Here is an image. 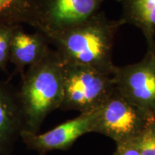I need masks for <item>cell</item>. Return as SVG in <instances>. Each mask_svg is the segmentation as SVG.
Listing matches in <instances>:
<instances>
[{"instance_id": "obj_5", "label": "cell", "mask_w": 155, "mask_h": 155, "mask_svg": "<svg viewBox=\"0 0 155 155\" xmlns=\"http://www.w3.org/2000/svg\"><path fill=\"white\" fill-rule=\"evenodd\" d=\"M112 79L122 96L155 116V42L147 45L141 61L116 66Z\"/></svg>"}, {"instance_id": "obj_1", "label": "cell", "mask_w": 155, "mask_h": 155, "mask_svg": "<svg viewBox=\"0 0 155 155\" xmlns=\"http://www.w3.org/2000/svg\"><path fill=\"white\" fill-rule=\"evenodd\" d=\"M125 24L123 19H111L98 12L86 20L58 32L45 34L64 63L85 65L112 75L114 39Z\"/></svg>"}, {"instance_id": "obj_7", "label": "cell", "mask_w": 155, "mask_h": 155, "mask_svg": "<svg viewBox=\"0 0 155 155\" xmlns=\"http://www.w3.org/2000/svg\"><path fill=\"white\" fill-rule=\"evenodd\" d=\"M96 111L81 113L76 118L43 134L25 130L20 138L29 149L36 151L40 155H45L50 151L66 150L83 135L92 132Z\"/></svg>"}, {"instance_id": "obj_12", "label": "cell", "mask_w": 155, "mask_h": 155, "mask_svg": "<svg viewBox=\"0 0 155 155\" xmlns=\"http://www.w3.org/2000/svg\"><path fill=\"white\" fill-rule=\"evenodd\" d=\"M132 143L141 155H155V121Z\"/></svg>"}, {"instance_id": "obj_9", "label": "cell", "mask_w": 155, "mask_h": 155, "mask_svg": "<svg viewBox=\"0 0 155 155\" xmlns=\"http://www.w3.org/2000/svg\"><path fill=\"white\" fill-rule=\"evenodd\" d=\"M48 37L39 30L30 33L22 25H16L12 38L9 62L21 77L26 69L40 61L50 50Z\"/></svg>"}, {"instance_id": "obj_4", "label": "cell", "mask_w": 155, "mask_h": 155, "mask_svg": "<svg viewBox=\"0 0 155 155\" xmlns=\"http://www.w3.org/2000/svg\"><path fill=\"white\" fill-rule=\"evenodd\" d=\"M155 121V116L129 101L114 88L97 110L92 132L101 134L116 144L132 142Z\"/></svg>"}, {"instance_id": "obj_10", "label": "cell", "mask_w": 155, "mask_h": 155, "mask_svg": "<svg viewBox=\"0 0 155 155\" xmlns=\"http://www.w3.org/2000/svg\"><path fill=\"white\" fill-rule=\"evenodd\" d=\"M122 5V17L140 29L147 45L155 42V0H119Z\"/></svg>"}, {"instance_id": "obj_11", "label": "cell", "mask_w": 155, "mask_h": 155, "mask_svg": "<svg viewBox=\"0 0 155 155\" xmlns=\"http://www.w3.org/2000/svg\"><path fill=\"white\" fill-rule=\"evenodd\" d=\"M34 0H0V26L33 22Z\"/></svg>"}, {"instance_id": "obj_14", "label": "cell", "mask_w": 155, "mask_h": 155, "mask_svg": "<svg viewBox=\"0 0 155 155\" xmlns=\"http://www.w3.org/2000/svg\"><path fill=\"white\" fill-rule=\"evenodd\" d=\"M114 155H141L132 142L116 144Z\"/></svg>"}, {"instance_id": "obj_6", "label": "cell", "mask_w": 155, "mask_h": 155, "mask_svg": "<svg viewBox=\"0 0 155 155\" xmlns=\"http://www.w3.org/2000/svg\"><path fill=\"white\" fill-rule=\"evenodd\" d=\"M106 1L34 0L32 27L44 34L65 30L99 12Z\"/></svg>"}, {"instance_id": "obj_8", "label": "cell", "mask_w": 155, "mask_h": 155, "mask_svg": "<svg viewBox=\"0 0 155 155\" xmlns=\"http://www.w3.org/2000/svg\"><path fill=\"white\" fill-rule=\"evenodd\" d=\"M26 130L17 91L0 81V155H11L21 134Z\"/></svg>"}, {"instance_id": "obj_2", "label": "cell", "mask_w": 155, "mask_h": 155, "mask_svg": "<svg viewBox=\"0 0 155 155\" xmlns=\"http://www.w3.org/2000/svg\"><path fill=\"white\" fill-rule=\"evenodd\" d=\"M26 130L38 132L45 118L61 108L63 99V61L50 49L43 58L26 69L17 91Z\"/></svg>"}, {"instance_id": "obj_3", "label": "cell", "mask_w": 155, "mask_h": 155, "mask_svg": "<svg viewBox=\"0 0 155 155\" xmlns=\"http://www.w3.org/2000/svg\"><path fill=\"white\" fill-rule=\"evenodd\" d=\"M63 110L96 111L115 88L112 75L85 65L63 62Z\"/></svg>"}, {"instance_id": "obj_13", "label": "cell", "mask_w": 155, "mask_h": 155, "mask_svg": "<svg viewBox=\"0 0 155 155\" xmlns=\"http://www.w3.org/2000/svg\"><path fill=\"white\" fill-rule=\"evenodd\" d=\"M15 26H0V70L7 68L9 62L12 38Z\"/></svg>"}]
</instances>
